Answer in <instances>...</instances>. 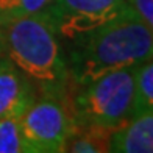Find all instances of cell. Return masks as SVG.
Wrapping results in <instances>:
<instances>
[{
  "label": "cell",
  "instance_id": "7a4b0ae2",
  "mask_svg": "<svg viewBox=\"0 0 153 153\" xmlns=\"http://www.w3.org/2000/svg\"><path fill=\"white\" fill-rule=\"evenodd\" d=\"M0 58L14 64L42 95L61 100L66 95L67 62L47 13L0 24Z\"/></svg>",
  "mask_w": 153,
  "mask_h": 153
},
{
  "label": "cell",
  "instance_id": "9c48e42d",
  "mask_svg": "<svg viewBox=\"0 0 153 153\" xmlns=\"http://www.w3.org/2000/svg\"><path fill=\"white\" fill-rule=\"evenodd\" d=\"M153 113V58L136 67L131 119Z\"/></svg>",
  "mask_w": 153,
  "mask_h": 153
},
{
  "label": "cell",
  "instance_id": "30bf717a",
  "mask_svg": "<svg viewBox=\"0 0 153 153\" xmlns=\"http://www.w3.org/2000/svg\"><path fill=\"white\" fill-rule=\"evenodd\" d=\"M53 0H0V24L6 20L47 13Z\"/></svg>",
  "mask_w": 153,
  "mask_h": 153
},
{
  "label": "cell",
  "instance_id": "7c38bea8",
  "mask_svg": "<svg viewBox=\"0 0 153 153\" xmlns=\"http://www.w3.org/2000/svg\"><path fill=\"white\" fill-rule=\"evenodd\" d=\"M127 2L153 31V0H127Z\"/></svg>",
  "mask_w": 153,
  "mask_h": 153
},
{
  "label": "cell",
  "instance_id": "3957f363",
  "mask_svg": "<svg viewBox=\"0 0 153 153\" xmlns=\"http://www.w3.org/2000/svg\"><path fill=\"white\" fill-rule=\"evenodd\" d=\"M136 67H123L76 85V91H71V105L66 106L74 127L116 130L131 120Z\"/></svg>",
  "mask_w": 153,
  "mask_h": 153
},
{
  "label": "cell",
  "instance_id": "5b68a950",
  "mask_svg": "<svg viewBox=\"0 0 153 153\" xmlns=\"http://www.w3.org/2000/svg\"><path fill=\"white\" fill-rule=\"evenodd\" d=\"M128 5L127 0H53L47 17L59 38L74 41L113 20Z\"/></svg>",
  "mask_w": 153,
  "mask_h": 153
},
{
  "label": "cell",
  "instance_id": "52a82bcc",
  "mask_svg": "<svg viewBox=\"0 0 153 153\" xmlns=\"http://www.w3.org/2000/svg\"><path fill=\"white\" fill-rule=\"evenodd\" d=\"M111 152L153 153V113L134 117L116 128L111 134Z\"/></svg>",
  "mask_w": 153,
  "mask_h": 153
},
{
  "label": "cell",
  "instance_id": "ba28073f",
  "mask_svg": "<svg viewBox=\"0 0 153 153\" xmlns=\"http://www.w3.org/2000/svg\"><path fill=\"white\" fill-rule=\"evenodd\" d=\"M114 130L83 125L74 127L62 152L72 153H106L111 152V134Z\"/></svg>",
  "mask_w": 153,
  "mask_h": 153
},
{
  "label": "cell",
  "instance_id": "8fae6325",
  "mask_svg": "<svg viewBox=\"0 0 153 153\" xmlns=\"http://www.w3.org/2000/svg\"><path fill=\"white\" fill-rule=\"evenodd\" d=\"M20 116L0 119V153H28L20 133Z\"/></svg>",
  "mask_w": 153,
  "mask_h": 153
},
{
  "label": "cell",
  "instance_id": "277c9868",
  "mask_svg": "<svg viewBox=\"0 0 153 153\" xmlns=\"http://www.w3.org/2000/svg\"><path fill=\"white\" fill-rule=\"evenodd\" d=\"M20 133L28 153H58L72 133V120L62 100L42 95L20 116Z\"/></svg>",
  "mask_w": 153,
  "mask_h": 153
},
{
  "label": "cell",
  "instance_id": "6da1fadb",
  "mask_svg": "<svg viewBox=\"0 0 153 153\" xmlns=\"http://www.w3.org/2000/svg\"><path fill=\"white\" fill-rule=\"evenodd\" d=\"M153 58V31L128 5L105 25L74 39L69 81L85 85L108 72L139 66Z\"/></svg>",
  "mask_w": 153,
  "mask_h": 153
},
{
  "label": "cell",
  "instance_id": "8992f818",
  "mask_svg": "<svg viewBox=\"0 0 153 153\" xmlns=\"http://www.w3.org/2000/svg\"><path fill=\"white\" fill-rule=\"evenodd\" d=\"M36 97L38 91L33 83L14 64L0 58V119L22 116Z\"/></svg>",
  "mask_w": 153,
  "mask_h": 153
}]
</instances>
